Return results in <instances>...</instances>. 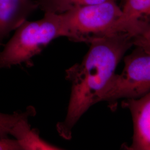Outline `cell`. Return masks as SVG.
Masks as SVG:
<instances>
[{"instance_id":"1","label":"cell","mask_w":150,"mask_h":150,"mask_svg":"<svg viewBox=\"0 0 150 150\" xmlns=\"http://www.w3.org/2000/svg\"><path fill=\"white\" fill-rule=\"evenodd\" d=\"M79 64L66 71L71 91L64 120L56 129L59 136L70 139L76 123L93 105L100 102L102 92L115 74L124 54L133 46L129 38H111L95 41Z\"/></svg>"},{"instance_id":"2","label":"cell","mask_w":150,"mask_h":150,"mask_svg":"<svg viewBox=\"0 0 150 150\" xmlns=\"http://www.w3.org/2000/svg\"><path fill=\"white\" fill-rule=\"evenodd\" d=\"M13 35L0 52V68L7 69L25 64L40 54L54 40L64 37L59 15L45 13L37 21L26 20L15 30Z\"/></svg>"},{"instance_id":"3","label":"cell","mask_w":150,"mask_h":150,"mask_svg":"<svg viewBox=\"0 0 150 150\" xmlns=\"http://www.w3.org/2000/svg\"><path fill=\"white\" fill-rule=\"evenodd\" d=\"M121 7L115 1L77 8L60 14L64 37L72 41L90 44L107 38L121 36L118 21Z\"/></svg>"},{"instance_id":"4","label":"cell","mask_w":150,"mask_h":150,"mask_svg":"<svg viewBox=\"0 0 150 150\" xmlns=\"http://www.w3.org/2000/svg\"><path fill=\"white\" fill-rule=\"evenodd\" d=\"M120 74H115L100 98V102L136 99L150 92V54L137 48L124 58Z\"/></svg>"},{"instance_id":"5","label":"cell","mask_w":150,"mask_h":150,"mask_svg":"<svg viewBox=\"0 0 150 150\" xmlns=\"http://www.w3.org/2000/svg\"><path fill=\"white\" fill-rule=\"evenodd\" d=\"M125 107L129 108L134 125L130 150H150V92L136 99L126 100Z\"/></svg>"},{"instance_id":"6","label":"cell","mask_w":150,"mask_h":150,"mask_svg":"<svg viewBox=\"0 0 150 150\" xmlns=\"http://www.w3.org/2000/svg\"><path fill=\"white\" fill-rule=\"evenodd\" d=\"M150 27V0H125L118 28L121 36L133 39Z\"/></svg>"},{"instance_id":"7","label":"cell","mask_w":150,"mask_h":150,"mask_svg":"<svg viewBox=\"0 0 150 150\" xmlns=\"http://www.w3.org/2000/svg\"><path fill=\"white\" fill-rule=\"evenodd\" d=\"M37 8L36 0H0V40L27 20Z\"/></svg>"},{"instance_id":"8","label":"cell","mask_w":150,"mask_h":150,"mask_svg":"<svg viewBox=\"0 0 150 150\" xmlns=\"http://www.w3.org/2000/svg\"><path fill=\"white\" fill-rule=\"evenodd\" d=\"M30 117L21 120L16 123L11 131L10 135L14 137L22 150H61L41 139L37 129L31 128L28 122Z\"/></svg>"},{"instance_id":"9","label":"cell","mask_w":150,"mask_h":150,"mask_svg":"<svg viewBox=\"0 0 150 150\" xmlns=\"http://www.w3.org/2000/svg\"><path fill=\"white\" fill-rule=\"evenodd\" d=\"M117 0H36L38 8L44 13L62 14L68 11L87 6Z\"/></svg>"},{"instance_id":"10","label":"cell","mask_w":150,"mask_h":150,"mask_svg":"<svg viewBox=\"0 0 150 150\" xmlns=\"http://www.w3.org/2000/svg\"><path fill=\"white\" fill-rule=\"evenodd\" d=\"M36 112L33 107H28L24 112H16L12 114L0 112V138H8L16 123L23 118L34 116Z\"/></svg>"},{"instance_id":"11","label":"cell","mask_w":150,"mask_h":150,"mask_svg":"<svg viewBox=\"0 0 150 150\" xmlns=\"http://www.w3.org/2000/svg\"><path fill=\"white\" fill-rule=\"evenodd\" d=\"M133 46L150 54V27L139 33L132 39Z\"/></svg>"},{"instance_id":"12","label":"cell","mask_w":150,"mask_h":150,"mask_svg":"<svg viewBox=\"0 0 150 150\" xmlns=\"http://www.w3.org/2000/svg\"><path fill=\"white\" fill-rule=\"evenodd\" d=\"M22 150L16 139L0 138V150Z\"/></svg>"},{"instance_id":"13","label":"cell","mask_w":150,"mask_h":150,"mask_svg":"<svg viewBox=\"0 0 150 150\" xmlns=\"http://www.w3.org/2000/svg\"><path fill=\"white\" fill-rule=\"evenodd\" d=\"M1 41H2V40H0V45H1Z\"/></svg>"}]
</instances>
